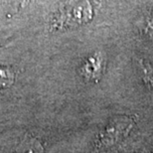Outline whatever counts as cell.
I'll list each match as a JSON object with an SVG mask.
<instances>
[{"mask_svg": "<svg viewBox=\"0 0 153 153\" xmlns=\"http://www.w3.org/2000/svg\"><path fill=\"white\" fill-rule=\"evenodd\" d=\"M93 17V9L88 1H82L72 7H65L54 17L52 26L55 29L82 25L88 22Z\"/></svg>", "mask_w": 153, "mask_h": 153, "instance_id": "6da1fadb", "label": "cell"}, {"mask_svg": "<svg viewBox=\"0 0 153 153\" xmlns=\"http://www.w3.org/2000/svg\"><path fill=\"white\" fill-rule=\"evenodd\" d=\"M14 153H43L41 143L34 137H26Z\"/></svg>", "mask_w": 153, "mask_h": 153, "instance_id": "7a4b0ae2", "label": "cell"}, {"mask_svg": "<svg viewBox=\"0 0 153 153\" xmlns=\"http://www.w3.org/2000/svg\"><path fill=\"white\" fill-rule=\"evenodd\" d=\"M138 27L143 34L150 36H153V13L147 15L145 19L143 18L142 23L138 24Z\"/></svg>", "mask_w": 153, "mask_h": 153, "instance_id": "3957f363", "label": "cell"}, {"mask_svg": "<svg viewBox=\"0 0 153 153\" xmlns=\"http://www.w3.org/2000/svg\"><path fill=\"white\" fill-rule=\"evenodd\" d=\"M13 81V75L8 69L0 68V88L8 87Z\"/></svg>", "mask_w": 153, "mask_h": 153, "instance_id": "277c9868", "label": "cell"}, {"mask_svg": "<svg viewBox=\"0 0 153 153\" xmlns=\"http://www.w3.org/2000/svg\"><path fill=\"white\" fill-rule=\"evenodd\" d=\"M141 69L145 84L150 88H153V71L150 68V66L144 62H141Z\"/></svg>", "mask_w": 153, "mask_h": 153, "instance_id": "5b68a950", "label": "cell"}]
</instances>
